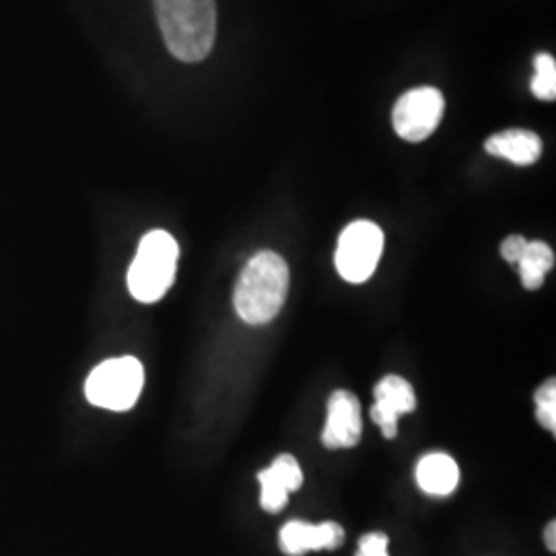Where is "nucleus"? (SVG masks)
Segmentation results:
<instances>
[{"label":"nucleus","mask_w":556,"mask_h":556,"mask_svg":"<svg viewBox=\"0 0 556 556\" xmlns=\"http://www.w3.org/2000/svg\"><path fill=\"white\" fill-rule=\"evenodd\" d=\"M161 36L181 62L206 59L217 38V0H155Z\"/></svg>","instance_id":"f257e3e1"},{"label":"nucleus","mask_w":556,"mask_h":556,"mask_svg":"<svg viewBox=\"0 0 556 556\" xmlns=\"http://www.w3.org/2000/svg\"><path fill=\"white\" fill-rule=\"evenodd\" d=\"M289 291V266L275 252H258L248 262L236 287L233 305L248 324H268L285 305Z\"/></svg>","instance_id":"f03ea898"},{"label":"nucleus","mask_w":556,"mask_h":556,"mask_svg":"<svg viewBox=\"0 0 556 556\" xmlns=\"http://www.w3.org/2000/svg\"><path fill=\"white\" fill-rule=\"evenodd\" d=\"M178 241L167 231H149L140 239L137 256L128 270L130 295L140 303L160 301L174 285L178 268Z\"/></svg>","instance_id":"7ed1b4c3"},{"label":"nucleus","mask_w":556,"mask_h":556,"mask_svg":"<svg viewBox=\"0 0 556 556\" xmlns=\"http://www.w3.org/2000/svg\"><path fill=\"white\" fill-rule=\"evenodd\" d=\"M144 371L139 358L119 357L103 361L85 381V396L100 408L130 410L140 396Z\"/></svg>","instance_id":"20e7f679"},{"label":"nucleus","mask_w":556,"mask_h":556,"mask_svg":"<svg viewBox=\"0 0 556 556\" xmlns=\"http://www.w3.org/2000/svg\"><path fill=\"white\" fill-rule=\"evenodd\" d=\"M383 252V231L371 220L351 223L338 239L337 268L349 282H365L376 273Z\"/></svg>","instance_id":"39448f33"},{"label":"nucleus","mask_w":556,"mask_h":556,"mask_svg":"<svg viewBox=\"0 0 556 556\" xmlns=\"http://www.w3.org/2000/svg\"><path fill=\"white\" fill-rule=\"evenodd\" d=\"M445 112L443 93L435 87H418L404 93L394 105V130L400 139L420 142L438 130Z\"/></svg>","instance_id":"423d86ee"},{"label":"nucleus","mask_w":556,"mask_h":556,"mask_svg":"<svg viewBox=\"0 0 556 556\" xmlns=\"http://www.w3.org/2000/svg\"><path fill=\"white\" fill-rule=\"evenodd\" d=\"M363 433V418L357 396L344 390H338L328 402V420L321 433L326 447H355Z\"/></svg>","instance_id":"0eeeda50"},{"label":"nucleus","mask_w":556,"mask_h":556,"mask_svg":"<svg viewBox=\"0 0 556 556\" xmlns=\"http://www.w3.org/2000/svg\"><path fill=\"white\" fill-rule=\"evenodd\" d=\"M415 408H417V396L413 386L406 379L388 376L379 381L371 418L378 422L383 438H396L397 417L413 413Z\"/></svg>","instance_id":"6e6552de"},{"label":"nucleus","mask_w":556,"mask_h":556,"mask_svg":"<svg viewBox=\"0 0 556 556\" xmlns=\"http://www.w3.org/2000/svg\"><path fill=\"white\" fill-rule=\"evenodd\" d=\"M344 542V530L337 521L307 523L289 521L280 530V548L289 556H303L312 551H334Z\"/></svg>","instance_id":"1a4fd4ad"},{"label":"nucleus","mask_w":556,"mask_h":556,"mask_svg":"<svg viewBox=\"0 0 556 556\" xmlns=\"http://www.w3.org/2000/svg\"><path fill=\"white\" fill-rule=\"evenodd\" d=\"M258 480L262 486V495H260L262 509L277 514L287 507L289 495L301 489L303 472L299 468L298 459L285 454V456H278L270 468L262 470Z\"/></svg>","instance_id":"9d476101"},{"label":"nucleus","mask_w":556,"mask_h":556,"mask_svg":"<svg viewBox=\"0 0 556 556\" xmlns=\"http://www.w3.org/2000/svg\"><path fill=\"white\" fill-rule=\"evenodd\" d=\"M486 153L511 161L516 165H532L542 155V140L532 130L511 128L493 135L484 142Z\"/></svg>","instance_id":"9b49d317"},{"label":"nucleus","mask_w":556,"mask_h":556,"mask_svg":"<svg viewBox=\"0 0 556 556\" xmlns=\"http://www.w3.org/2000/svg\"><path fill=\"white\" fill-rule=\"evenodd\" d=\"M417 482L427 495L445 497L456 491L459 468L447 454H431L418 462Z\"/></svg>","instance_id":"f8f14e48"},{"label":"nucleus","mask_w":556,"mask_h":556,"mask_svg":"<svg viewBox=\"0 0 556 556\" xmlns=\"http://www.w3.org/2000/svg\"><path fill=\"white\" fill-rule=\"evenodd\" d=\"M553 266H555V252L544 241H528L521 258L517 262L523 287L530 291H536L542 287L544 277L553 270Z\"/></svg>","instance_id":"ddd939ff"},{"label":"nucleus","mask_w":556,"mask_h":556,"mask_svg":"<svg viewBox=\"0 0 556 556\" xmlns=\"http://www.w3.org/2000/svg\"><path fill=\"white\" fill-rule=\"evenodd\" d=\"M536 75L532 79V93L538 100L555 101L556 98V60L553 54H538L534 59Z\"/></svg>","instance_id":"4468645a"},{"label":"nucleus","mask_w":556,"mask_h":556,"mask_svg":"<svg viewBox=\"0 0 556 556\" xmlns=\"http://www.w3.org/2000/svg\"><path fill=\"white\" fill-rule=\"evenodd\" d=\"M538 420L544 429L555 433L556 429V383L548 379L536 392Z\"/></svg>","instance_id":"2eb2a0df"},{"label":"nucleus","mask_w":556,"mask_h":556,"mask_svg":"<svg viewBox=\"0 0 556 556\" xmlns=\"http://www.w3.org/2000/svg\"><path fill=\"white\" fill-rule=\"evenodd\" d=\"M390 540L383 532H371L358 540L357 556H390L388 555Z\"/></svg>","instance_id":"dca6fc26"},{"label":"nucleus","mask_w":556,"mask_h":556,"mask_svg":"<svg viewBox=\"0 0 556 556\" xmlns=\"http://www.w3.org/2000/svg\"><path fill=\"white\" fill-rule=\"evenodd\" d=\"M526 245H528V239L521 238V236H509L501 243V254L507 262L517 264L521 254H523V250H526Z\"/></svg>","instance_id":"f3484780"},{"label":"nucleus","mask_w":556,"mask_h":556,"mask_svg":"<svg viewBox=\"0 0 556 556\" xmlns=\"http://www.w3.org/2000/svg\"><path fill=\"white\" fill-rule=\"evenodd\" d=\"M555 536H556V523H555V521H551V526H548V528H546V534H544V538H546V546H548V551H551V553H555V551H556Z\"/></svg>","instance_id":"a211bd4d"}]
</instances>
